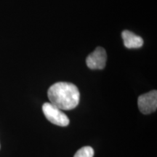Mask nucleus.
I'll return each instance as SVG.
<instances>
[{"label": "nucleus", "instance_id": "obj_5", "mask_svg": "<svg viewBox=\"0 0 157 157\" xmlns=\"http://www.w3.org/2000/svg\"><path fill=\"white\" fill-rule=\"evenodd\" d=\"M124 44L128 49L140 48L143 45V39L132 31L124 30L121 33Z\"/></svg>", "mask_w": 157, "mask_h": 157}, {"label": "nucleus", "instance_id": "obj_2", "mask_svg": "<svg viewBox=\"0 0 157 157\" xmlns=\"http://www.w3.org/2000/svg\"><path fill=\"white\" fill-rule=\"evenodd\" d=\"M42 111L50 122L60 127H66L69 124V119L62 110L55 106L51 103H45L42 105Z\"/></svg>", "mask_w": 157, "mask_h": 157}, {"label": "nucleus", "instance_id": "obj_1", "mask_svg": "<svg viewBox=\"0 0 157 157\" xmlns=\"http://www.w3.org/2000/svg\"><path fill=\"white\" fill-rule=\"evenodd\" d=\"M48 98L50 103L62 111H69L77 106L80 93L75 84L69 82H57L49 88Z\"/></svg>", "mask_w": 157, "mask_h": 157}, {"label": "nucleus", "instance_id": "obj_6", "mask_svg": "<svg viewBox=\"0 0 157 157\" xmlns=\"http://www.w3.org/2000/svg\"><path fill=\"white\" fill-rule=\"evenodd\" d=\"M94 150L90 146H84L78 150L74 157H93Z\"/></svg>", "mask_w": 157, "mask_h": 157}, {"label": "nucleus", "instance_id": "obj_3", "mask_svg": "<svg viewBox=\"0 0 157 157\" xmlns=\"http://www.w3.org/2000/svg\"><path fill=\"white\" fill-rule=\"evenodd\" d=\"M137 105L139 110L143 114H150L155 112L157 109L156 90H152L139 96Z\"/></svg>", "mask_w": 157, "mask_h": 157}, {"label": "nucleus", "instance_id": "obj_4", "mask_svg": "<svg viewBox=\"0 0 157 157\" xmlns=\"http://www.w3.org/2000/svg\"><path fill=\"white\" fill-rule=\"evenodd\" d=\"M107 55L105 49L98 47L86 59V63L90 69H103L106 64Z\"/></svg>", "mask_w": 157, "mask_h": 157}]
</instances>
